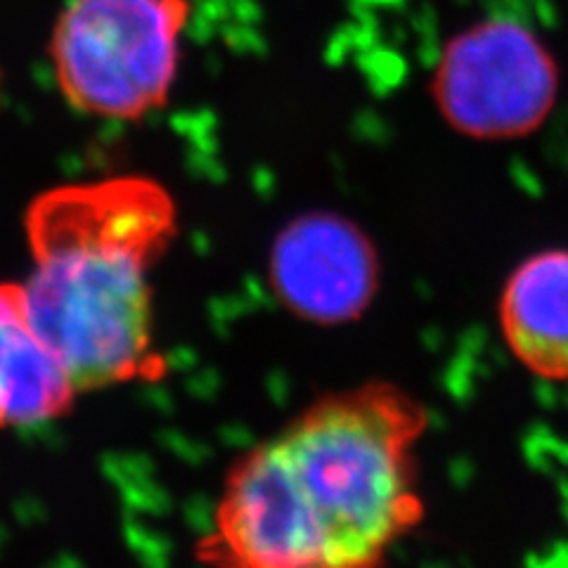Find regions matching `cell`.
<instances>
[{
	"label": "cell",
	"mask_w": 568,
	"mask_h": 568,
	"mask_svg": "<svg viewBox=\"0 0 568 568\" xmlns=\"http://www.w3.org/2000/svg\"><path fill=\"white\" fill-rule=\"evenodd\" d=\"M426 426L424 405L390 382L317 398L233 462L194 555L223 568L382 564L424 517Z\"/></svg>",
	"instance_id": "obj_1"
},
{
	"label": "cell",
	"mask_w": 568,
	"mask_h": 568,
	"mask_svg": "<svg viewBox=\"0 0 568 568\" xmlns=\"http://www.w3.org/2000/svg\"><path fill=\"white\" fill-rule=\"evenodd\" d=\"M175 216L169 190L145 175L60 185L27 209L29 311L81 394L164 375L152 268Z\"/></svg>",
	"instance_id": "obj_2"
},
{
	"label": "cell",
	"mask_w": 568,
	"mask_h": 568,
	"mask_svg": "<svg viewBox=\"0 0 568 568\" xmlns=\"http://www.w3.org/2000/svg\"><path fill=\"white\" fill-rule=\"evenodd\" d=\"M190 0H69L50 39L64 100L106 121H140L171 98Z\"/></svg>",
	"instance_id": "obj_3"
},
{
	"label": "cell",
	"mask_w": 568,
	"mask_h": 568,
	"mask_svg": "<svg viewBox=\"0 0 568 568\" xmlns=\"http://www.w3.org/2000/svg\"><path fill=\"white\" fill-rule=\"evenodd\" d=\"M432 95L457 133L517 140L536 133L555 110L559 67L536 31L507 17H490L443 48Z\"/></svg>",
	"instance_id": "obj_4"
},
{
	"label": "cell",
	"mask_w": 568,
	"mask_h": 568,
	"mask_svg": "<svg viewBox=\"0 0 568 568\" xmlns=\"http://www.w3.org/2000/svg\"><path fill=\"white\" fill-rule=\"evenodd\" d=\"M379 254L365 230L336 211H306L284 225L268 256L280 304L315 325L363 317L379 292Z\"/></svg>",
	"instance_id": "obj_5"
},
{
	"label": "cell",
	"mask_w": 568,
	"mask_h": 568,
	"mask_svg": "<svg viewBox=\"0 0 568 568\" xmlns=\"http://www.w3.org/2000/svg\"><path fill=\"white\" fill-rule=\"evenodd\" d=\"M81 390L33 323L24 282H0V432L67 417Z\"/></svg>",
	"instance_id": "obj_6"
},
{
	"label": "cell",
	"mask_w": 568,
	"mask_h": 568,
	"mask_svg": "<svg viewBox=\"0 0 568 568\" xmlns=\"http://www.w3.org/2000/svg\"><path fill=\"white\" fill-rule=\"evenodd\" d=\"M509 351L536 377L568 382V248L532 254L500 296Z\"/></svg>",
	"instance_id": "obj_7"
}]
</instances>
